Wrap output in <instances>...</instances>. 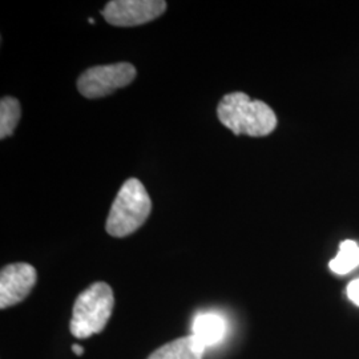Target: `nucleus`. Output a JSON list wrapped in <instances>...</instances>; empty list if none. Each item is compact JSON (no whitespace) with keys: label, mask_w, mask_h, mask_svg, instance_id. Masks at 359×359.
I'll list each match as a JSON object with an SVG mask.
<instances>
[{"label":"nucleus","mask_w":359,"mask_h":359,"mask_svg":"<svg viewBox=\"0 0 359 359\" xmlns=\"http://www.w3.org/2000/svg\"><path fill=\"white\" fill-rule=\"evenodd\" d=\"M347 298L359 306V278L348 283L346 289Z\"/></svg>","instance_id":"obj_11"},{"label":"nucleus","mask_w":359,"mask_h":359,"mask_svg":"<svg viewBox=\"0 0 359 359\" xmlns=\"http://www.w3.org/2000/svg\"><path fill=\"white\" fill-rule=\"evenodd\" d=\"M359 266V246L355 241L345 240L339 245V252L329 264L335 274H347Z\"/></svg>","instance_id":"obj_9"},{"label":"nucleus","mask_w":359,"mask_h":359,"mask_svg":"<svg viewBox=\"0 0 359 359\" xmlns=\"http://www.w3.org/2000/svg\"><path fill=\"white\" fill-rule=\"evenodd\" d=\"M38 281L36 269L16 262L4 266L0 273V309H7L25 301Z\"/></svg>","instance_id":"obj_6"},{"label":"nucleus","mask_w":359,"mask_h":359,"mask_svg":"<svg viewBox=\"0 0 359 359\" xmlns=\"http://www.w3.org/2000/svg\"><path fill=\"white\" fill-rule=\"evenodd\" d=\"M228 334V321L216 311L198 313L192 323V334L203 347L216 346Z\"/></svg>","instance_id":"obj_7"},{"label":"nucleus","mask_w":359,"mask_h":359,"mask_svg":"<svg viewBox=\"0 0 359 359\" xmlns=\"http://www.w3.org/2000/svg\"><path fill=\"white\" fill-rule=\"evenodd\" d=\"M219 121L237 136L264 137L277 127V116L269 105L252 100L244 92L225 95L218 103Z\"/></svg>","instance_id":"obj_1"},{"label":"nucleus","mask_w":359,"mask_h":359,"mask_svg":"<svg viewBox=\"0 0 359 359\" xmlns=\"http://www.w3.org/2000/svg\"><path fill=\"white\" fill-rule=\"evenodd\" d=\"M136 77L130 63L97 65L88 68L77 80V90L87 99H99L129 86Z\"/></svg>","instance_id":"obj_4"},{"label":"nucleus","mask_w":359,"mask_h":359,"mask_svg":"<svg viewBox=\"0 0 359 359\" xmlns=\"http://www.w3.org/2000/svg\"><path fill=\"white\" fill-rule=\"evenodd\" d=\"M167 11L164 0H114L104 7V19L116 27H135L149 23Z\"/></svg>","instance_id":"obj_5"},{"label":"nucleus","mask_w":359,"mask_h":359,"mask_svg":"<svg viewBox=\"0 0 359 359\" xmlns=\"http://www.w3.org/2000/svg\"><path fill=\"white\" fill-rule=\"evenodd\" d=\"M115 297L105 283H95L77 295L72 309L69 330L74 337L86 339L102 333L112 316Z\"/></svg>","instance_id":"obj_3"},{"label":"nucleus","mask_w":359,"mask_h":359,"mask_svg":"<svg viewBox=\"0 0 359 359\" xmlns=\"http://www.w3.org/2000/svg\"><path fill=\"white\" fill-rule=\"evenodd\" d=\"M151 210L152 201L142 181L127 180L111 206L105 229L116 238L127 237L140 229L149 217Z\"/></svg>","instance_id":"obj_2"},{"label":"nucleus","mask_w":359,"mask_h":359,"mask_svg":"<svg viewBox=\"0 0 359 359\" xmlns=\"http://www.w3.org/2000/svg\"><path fill=\"white\" fill-rule=\"evenodd\" d=\"M205 351L193 335H188L158 347L148 359H204Z\"/></svg>","instance_id":"obj_8"},{"label":"nucleus","mask_w":359,"mask_h":359,"mask_svg":"<svg viewBox=\"0 0 359 359\" xmlns=\"http://www.w3.org/2000/svg\"><path fill=\"white\" fill-rule=\"evenodd\" d=\"M72 351L76 354V355H83L84 354V348L79 345H74L72 346Z\"/></svg>","instance_id":"obj_12"},{"label":"nucleus","mask_w":359,"mask_h":359,"mask_svg":"<svg viewBox=\"0 0 359 359\" xmlns=\"http://www.w3.org/2000/svg\"><path fill=\"white\" fill-rule=\"evenodd\" d=\"M22 116V108L18 99L6 96L0 102V139L11 136L18 127Z\"/></svg>","instance_id":"obj_10"}]
</instances>
